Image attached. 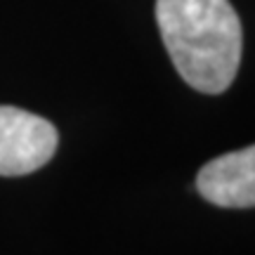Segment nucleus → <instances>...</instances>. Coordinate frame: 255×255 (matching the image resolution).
Wrapping results in <instances>:
<instances>
[{"label": "nucleus", "mask_w": 255, "mask_h": 255, "mask_svg": "<svg viewBox=\"0 0 255 255\" xmlns=\"http://www.w3.org/2000/svg\"><path fill=\"white\" fill-rule=\"evenodd\" d=\"M196 189L220 208H255V144L208 161L196 175Z\"/></svg>", "instance_id": "3"}, {"label": "nucleus", "mask_w": 255, "mask_h": 255, "mask_svg": "<svg viewBox=\"0 0 255 255\" xmlns=\"http://www.w3.org/2000/svg\"><path fill=\"white\" fill-rule=\"evenodd\" d=\"M156 21L175 71L194 90L220 95L241 64V21L229 0H156Z\"/></svg>", "instance_id": "1"}, {"label": "nucleus", "mask_w": 255, "mask_h": 255, "mask_svg": "<svg viewBox=\"0 0 255 255\" xmlns=\"http://www.w3.org/2000/svg\"><path fill=\"white\" fill-rule=\"evenodd\" d=\"M57 128L43 116L0 107V175L19 177L43 168L57 151Z\"/></svg>", "instance_id": "2"}]
</instances>
